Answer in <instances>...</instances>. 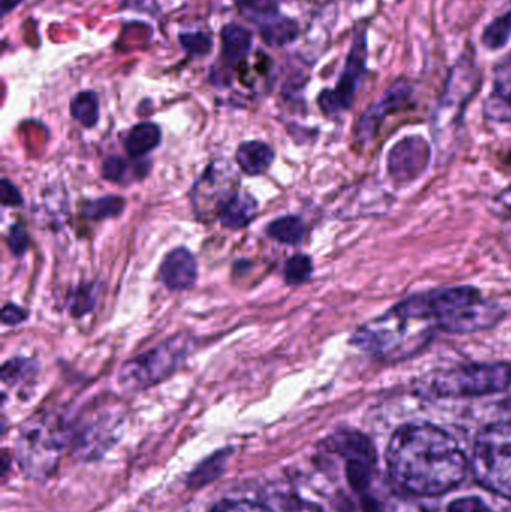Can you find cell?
I'll list each match as a JSON object with an SVG mask.
<instances>
[{
    "label": "cell",
    "mask_w": 511,
    "mask_h": 512,
    "mask_svg": "<svg viewBox=\"0 0 511 512\" xmlns=\"http://www.w3.org/2000/svg\"><path fill=\"white\" fill-rule=\"evenodd\" d=\"M386 459L393 480L419 496H438L455 489L468 471L458 442L432 424H407L396 430Z\"/></svg>",
    "instance_id": "1"
},
{
    "label": "cell",
    "mask_w": 511,
    "mask_h": 512,
    "mask_svg": "<svg viewBox=\"0 0 511 512\" xmlns=\"http://www.w3.org/2000/svg\"><path fill=\"white\" fill-rule=\"evenodd\" d=\"M393 309L416 321L428 322L435 330L452 334L488 330L504 318L501 307L486 301L473 286L411 295Z\"/></svg>",
    "instance_id": "2"
},
{
    "label": "cell",
    "mask_w": 511,
    "mask_h": 512,
    "mask_svg": "<svg viewBox=\"0 0 511 512\" xmlns=\"http://www.w3.org/2000/svg\"><path fill=\"white\" fill-rule=\"evenodd\" d=\"M435 327L408 318L395 309L366 322L351 337V345L386 363H398L423 351L434 339Z\"/></svg>",
    "instance_id": "3"
},
{
    "label": "cell",
    "mask_w": 511,
    "mask_h": 512,
    "mask_svg": "<svg viewBox=\"0 0 511 512\" xmlns=\"http://www.w3.org/2000/svg\"><path fill=\"white\" fill-rule=\"evenodd\" d=\"M482 86V74L476 60V48L467 45L455 65L450 68L434 114L437 144L449 140L461 126L465 110Z\"/></svg>",
    "instance_id": "4"
},
{
    "label": "cell",
    "mask_w": 511,
    "mask_h": 512,
    "mask_svg": "<svg viewBox=\"0 0 511 512\" xmlns=\"http://www.w3.org/2000/svg\"><path fill=\"white\" fill-rule=\"evenodd\" d=\"M473 471L486 489L511 499V423H494L477 435Z\"/></svg>",
    "instance_id": "5"
},
{
    "label": "cell",
    "mask_w": 511,
    "mask_h": 512,
    "mask_svg": "<svg viewBox=\"0 0 511 512\" xmlns=\"http://www.w3.org/2000/svg\"><path fill=\"white\" fill-rule=\"evenodd\" d=\"M511 385V364H462L440 372L431 382V390L438 397H482L506 391Z\"/></svg>",
    "instance_id": "6"
},
{
    "label": "cell",
    "mask_w": 511,
    "mask_h": 512,
    "mask_svg": "<svg viewBox=\"0 0 511 512\" xmlns=\"http://www.w3.org/2000/svg\"><path fill=\"white\" fill-rule=\"evenodd\" d=\"M66 430L54 423H32L18 439L17 457L30 477L44 478L53 472L66 444Z\"/></svg>",
    "instance_id": "7"
},
{
    "label": "cell",
    "mask_w": 511,
    "mask_h": 512,
    "mask_svg": "<svg viewBox=\"0 0 511 512\" xmlns=\"http://www.w3.org/2000/svg\"><path fill=\"white\" fill-rule=\"evenodd\" d=\"M189 339L176 336L152 351L128 361L120 370V382L131 390H143L164 381L180 366L189 352Z\"/></svg>",
    "instance_id": "8"
},
{
    "label": "cell",
    "mask_w": 511,
    "mask_h": 512,
    "mask_svg": "<svg viewBox=\"0 0 511 512\" xmlns=\"http://www.w3.org/2000/svg\"><path fill=\"white\" fill-rule=\"evenodd\" d=\"M366 63H368V27L360 24L354 32L350 51L335 89L323 90L318 96V105L324 114L336 116L350 110L357 90L365 78Z\"/></svg>",
    "instance_id": "9"
},
{
    "label": "cell",
    "mask_w": 511,
    "mask_h": 512,
    "mask_svg": "<svg viewBox=\"0 0 511 512\" xmlns=\"http://www.w3.org/2000/svg\"><path fill=\"white\" fill-rule=\"evenodd\" d=\"M236 183L233 171L222 170L213 164L195 183L192 191V203L198 218L206 221L218 218L224 204L239 192Z\"/></svg>",
    "instance_id": "10"
},
{
    "label": "cell",
    "mask_w": 511,
    "mask_h": 512,
    "mask_svg": "<svg viewBox=\"0 0 511 512\" xmlns=\"http://www.w3.org/2000/svg\"><path fill=\"white\" fill-rule=\"evenodd\" d=\"M431 147L426 143L425 138L407 137L393 146L389 153L390 177L396 183H410L419 179L431 161Z\"/></svg>",
    "instance_id": "11"
},
{
    "label": "cell",
    "mask_w": 511,
    "mask_h": 512,
    "mask_svg": "<svg viewBox=\"0 0 511 512\" xmlns=\"http://www.w3.org/2000/svg\"><path fill=\"white\" fill-rule=\"evenodd\" d=\"M413 98V86L410 81L401 78L395 81L375 104L360 117L357 125V137L362 141H369L377 135L386 117L404 110Z\"/></svg>",
    "instance_id": "12"
},
{
    "label": "cell",
    "mask_w": 511,
    "mask_h": 512,
    "mask_svg": "<svg viewBox=\"0 0 511 512\" xmlns=\"http://www.w3.org/2000/svg\"><path fill=\"white\" fill-rule=\"evenodd\" d=\"M483 113L491 122L511 123V54L495 66L494 83Z\"/></svg>",
    "instance_id": "13"
},
{
    "label": "cell",
    "mask_w": 511,
    "mask_h": 512,
    "mask_svg": "<svg viewBox=\"0 0 511 512\" xmlns=\"http://www.w3.org/2000/svg\"><path fill=\"white\" fill-rule=\"evenodd\" d=\"M254 36L251 30L240 24H227L221 30V59L224 65L225 84H230L231 75L245 62L252 51Z\"/></svg>",
    "instance_id": "14"
},
{
    "label": "cell",
    "mask_w": 511,
    "mask_h": 512,
    "mask_svg": "<svg viewBox=\"0 0 511 512\" xmlns=\"http://www.w3.org/2000/svg\"><path fill=\"white\" fill-rule=\"evenodd\" d=\"M197 261L185 248H177L165 256L161 265L162 282L171 291L191 288L197 280Z\"/></svg>",
    "instance_id": "15"
},
{
    "label": "cell",
    "mask_w": 511,
    "mask_h": 512,
    "mask_svg": "<svg viewBox=\"0 0 511 512\" xmlns=\"http://www.w3.org/2000/svg\"><path fill=\"white\" fill-rule=\"evenodd\" d=\"M257 209V201L248 192L239 191L224 204L218 218L225 228L240 230L254 221Z\"/></svg>",
    "instance_id": "16"
},
{
    "label": "cell",
    "mask_w": 511,
    "mask_h": 512,
    "mask_svg": "<svg viewBox=\"0 0 511 512\" xmlns=\"http://www.w3.org/2000/svg\"><path fill=\"white\" fill-rule=\"evenodd\" d=\"M275 159L272 147L261 141H246L240 144L236 153L237 164L249 176H258L269 170Z\"/></svg>",
    "instance_id": "17"
},
{
    "label": "cell",
    "mask_w": 511,
    "mask_h": 512,
    "mask_svg": "<svg viewBox=\"0 0 511 512\" xmlns=\"http://www.w3.org/2000/svg\"><path fill=\"white\" fill-rule=\"evenodd\" d=\"M161 128L156 123H138L129 132L125 140L126 152L132 158H141L152 152L161 143Z\"/></svg>",
    "instance_id": "18"
},
{
    "label": "cell",
    "mask_w": 511,
    "mask_h": 512,
    "mask_svg": "<svg viewBox=\"0 0 511 512\" xmlns=\"http://www.w3.org/2000/svg\"><path fill=\"white\" fill-rule=\"evenodd\" d=\"M260 35L269 47H285L293 44L300 35V26L294 18L281 15L260 27Z\"/></svg>",
    "instance_id": "19"
},
{
    "label": "cell",
    "mask_w": 511,
    "mask_h": 512,
    "mask_svg": "<svg viewBox=\"0 0 511 512\" xmlns=\"http://www.w3.org/2000/svg\"><path fill=\"white\" fill-rule=\"evenodd\" d=\"M243 17L260 29L264 24L281 17L279 0H233Z\"/></svg>",
    "instance_id": "20"
},
{
    "label": "cell",
    "mask_w": 511,
    "mask_h": 512,
    "mask_svg": "<svg viewBox=\"0 0 511 512\" xmlns=\"http://www.w3.org/2000/svg\"><path fill=\"white\" fill-rule=\"evenodd\" d=\"M71 116L84 128H93L99 122V98L93 90L77 93L71 101Z\"/></svg>",
    "instance_id": "21"
},
{
    "label": "cell",
    "mask_w": 511,
    "mask_h": 512,
    "mask_svg": "<svg viewBox=\"0 0 511 512\" xmlns=\"http://www.w3.org/2000/svg\"><path fill=\"white\" fill-rule=\"evenodd\" d=\"M267 234L276 242L296 246L302 243L303 237H305V225L297 216H284V218L276 219L267 227Z\"/></svg>",
    "instance_id": "22"
},
{
    "label": "cell",
    "mask_w": 511,
    "mask_h": 512,
    "mask_svg": "<svg viewBox=\"0 0 511 512\" xmlns=\"http://www.w3.org/2000/svg\"><path fill=\"white\" fill-rule=\"evenodd\" d=\"M511 38V9L506 14L494 18L483 30L482 44L488 50H503Z\"/></svg>",
    "instance_id": "23"
},
{
    "label": "cell",
    "mask_w": 511,
    "mask_h": 512,
    "mask_svg": "<svg viewBox=\"0 0 511 512\" xmlns=\"http://www.w3.org/2000/svg\"><path fill=\"white\" fill-rule=\"evenodd\" d=\"M179 42L191 57H206L213 51V39L204 32L180 33Z\"/></svg>",
    "instance_id": "24"
},
{
    "label": "cell",
    "mask_w": 511,
    "mask_h": 512,
    "mask_svg": "<svg viewBox=\"0 0 511 512\" xmlns=\"http://www.w3.org/2000/svg\"><path fill=\"white\" fill-rule=\"evenodd\" d=\"M312 271H314V265H312L309 256L294 255L285 264V282L290 283V285L306 282L311 277Z\"/></svg>",
    "instance_id": "25"
},
{
    "label": "cell",
    "mask_w": 511,
    "mask_h": 512,
    "mask_svg": "<svg viewBox=\"0 0 511 512\" xmlns=\"http://www.w3.org/2000/svg\"><path fill=\"white\" fill-rule=\"evenodd\" d=\"M125 206V201L117 197L101 198L90 204L86 209V215L92 219L116 218Z\"/></svg>",
    "instance_id": "26"
},
{
    "label": "cell",
    "mask_w": 511,
    "mask_h": 512,
    "mask_svg": "<svg viewBox=\"0 0 511 512\" xmlns=\"http://www.w3.org/2000/svg\"><path fill=\"white\" fill-rule=\"evenodd\" d=\"M8 245L15 256L26 254L27 249H29V236L21 225H14L9 231Z\"/></svg>",
    "instance_id": "27"
},
{
    "label": "cell",
    "mask_w": 511,
    "mask_h": 512,
    "mask_svg": "<svg viewBox=\"0 0 511 512\" xmlns=\"http://www.w3.org/2000/svg\"><path fill=\"white\" fill-rule=\"evenodd\" d=\"M29 367V361L26 360L8 361V363L3 366L2 370L3 382H5V384H15V382L20 381V379L26 375V370L29 369Z\"/></svg>",
    "instance_id": "28"
},
{
    "label": "cell",
    "mask_w": 511,
    "mask_h": 512,
    "mask_svg": "<svg viewBox=\"0 0 511 512\" xmlns=\"http://www.w3.org/2000/svg\"><path fill=\"white\" fill-rule=\"evenodd\" d=\"M212 512H273L264 505L249 501L222 502Z\"/></svg>",
    "instance_id": "29"
},
{
    "label": "cell",
    "mask_w": 511,
    "mask_h": 512,
    "mask_svg": "<svg viewBox=\"0 0 511 512\" xmlns=\"http://www.w3.org/2000/svg\"><path fill=\"white\" fill-rule=\"evenodd\" d=\"M126 171H128V164L122 158H110L105 161L102 173L105 179L120 183L125 179Z\"/></svg>",
    "instance_id": "30"
},
{
    "label": "cell",
    "mask_w": 511,
    "mask_h": 512,
    "mask_svg": "<svg viewBox=\"0 0 511 512\" xmlns=\"http://www.w3.org/2000/svg\"><path fill=\"white\" fill-rule=\"evenodd\" d=\"M447 512H494L491 508L486 507L480 499L464 498L458 499L450 505Z\"/></svg>",
    "instance_id": "31"
},
{
    "label": "cell",
    "mask_w": 511,
    "mask_h": 512,
    "mask_svg": "<svg viewBox=\"0 0 511 512\" xmlns=\"http://www.w3.org/2000/svg\"><path fill=\"white\" fill-rule=\"evenodd\" d=\"M122 8H131L132 11L146 12V14L156 15L161 11V6L156 0H120Z\"/></svg>",
    "instance_id": "32"
},
{
    "label": "cell",
    "mask_w": 511,
    "mask_h": 512,
    "mask_svg": "<svg viewBox=\"0 0 511 512\" xmlns=\"http://www.w3.org/2000/svg\"><path fill=\"white\" fill-rule=\"evenodd\" d=\"M27 318V312L21 307L15 306V304H8L3 307L2 319L3 324L6 325H17L23 322Z\"/></svg>",
    "instance_id": "33"
},
{
    "label": "cell",
    "mask_w": 511,
    "mask_h": 512,
    "mask_svg": "<svg viewBox=\"0 0 511 512\" xmlns=\"http://www.w3.org/2000/svg\"><path fill=\"white\" fill-rule=\"evenodd\" d=\"M2 203L3 206H20L23 203L20 192L8 180L2 182Z\"/></svg>",
    "instance_id": "34"
},
{
    "label": "cell",
    "mask_w": 511,
    "mask_h": 512,
    "mask_svg": "<svg viewBox=\"0 0 511 512\" xmlns=\"http://www.w3.org/2000/svg\"><path fill=\"white\" fill-rule=\"evenodd\" d=\"M23 2L24 0H0V11H2V17H6V15L11 14V12L14 11V9H17Z\"/></svg>",
    "instance_id": "35"
},
{
    "label": "cell",
    "mask_w": 511,
    "mask_h": 512,
    "mask_svg": "<svg viewBox=\"0 0 511 512\" xmlns=\"http://www.w3.org/2000/svg\"><path fill=\"white\" fill-rule=\"evenodd\" d=\"M498 204L506 210L507 213H510L511 216V186L507 188L506 191L501 192L497 198Z\"/></svg>",
    "instance_id": "36"
},
{
    "label": "cell",
    "mask_w": 511,
    "mask_h": 512,
    "mask_svg": "<svg viewBox=\"0 0 511 512\" xmlns=\"http://www.w3.org/2000/svg\"><path fill=\"white\" fill-rule=\"evenodd\" d=\"M510 161H511V158H510ZM510 161H509V162H510Z\"/></svg>",
    "instance_id": "37"
}]
</instances>
